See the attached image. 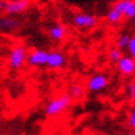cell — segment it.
<instances>
[{
    "mask_svg": "<svg viewBox=\"0 0 135 135\" xmlns=\"http://www.w3.org/2000/svg\"><path fill=\"white\" fill-rule=\"evenodd\" d=\"M108 86V77L103 73H95L88 78L86 82V88L92 93H98L100 90L105 89Z\"/></svg>",
    "mask_w": 135,
    "mask_h": 135,
    "instance_id": "obj_3",
    "label": "cell"
},
{
    "mask_svg": "<svg viewBox=\"0 0 135 135\" xmlns=\"http://www.w3.org/2000/svg\"><path fill=\"white\" fill-rule=\"evenodd\" d=\"M118 70L124 76H130L135 72V60L133 57H124L118 62Z\"/></svg>",
    "mask_w": 135,
    "mask_h": 135,
    "instance_id": "obj_9",
    "label": "cell"
},
{
    "mask_svg": "<svg viewBox=\"0 0 135 135\" xmlns=\"http://www.w3.org/2000/svg\"><path fill=\"white\" fill-rule=\"evenodd\" d=\"M128 95L131 100H135V82H131L128 86Z\"/></svg>",
    "mask_w": 135,
    "mask_h": 135,
    "instance_id": "obj_17",
    "label": "cell"
},
{
    "mask_svg": "<svg viewBox=\"0 0 135 135\" xmlns=\"http://www.w3.org/2000/svg\"><path fill=\"white\" fill-rule=\"evenodd\" d=\"M133 22H134V25H135V16L133 17Z\"/></svg>",
    "mask_w": 135,
    "mask_h": 135,
    "instance_id": "obj_20",
    "label": "cell"
},
{
    "mask_svg": "<svg viewBox=\"0 0 135 135\" xmlns=\"http://www.w3.org/2000/svg\"><path fill=\"white\" fill-rule=\"evenodd\" d=\"M129 125H130V128L135 129V105L130 113V117H129Z\"/></svg>",
    "mask_w": 135,
    "mask_h": 135,
    "instance_id": "obj_18",
    "label": "cell"
},
{
    "mask_svg": "<svg viewBox=\"0 0 135 135\" xmlns=\"http://www.w3.org/2000/svg\"><path fill=\"white\" fill-rule=\"evenodd\" d=\"M129 135H135V133H131V134H129Z\"/></svg>",
    "mask_w": 135,
    "mask_h": 135,
    "instance_id": "obj_21",
    "label": "cell"
},
{
    "mask_svg": "<svg viewBox=\"0 0 135 135\" xmlns=\"http://www.w3.org/2000/svg\"><path fill=\"white\" fill-rule=\"evenodd\" d=\"M72 100L73 99H72V97L70 95L68 92L63 94H60L57 97L50 99L45 105L46 117H49V118H56V117H58L60 114H62L63 112L70 108Z\"/></svg>",
    "mask_w": 135,
    "mask_h": 135,
    "instance_id": "obj_1",
    "label": "cell"
},
{
    "mask_svg": "<svg viewBox=\"0 0 135 135\" xmlns=\"http://www.w3.org/2000/svg\"><path fill=\"white\" fill-rule=\"evenodd\" d=\"M66 33H67V29H66L65 25H62V24L52 25V26L49 29L50 38L53 40V41H56V42L62 41V40L66 37Z\"/></svg>",
    "mask_w": 135,
    "mask_h": 135,
    "instance_id": "obj_10",
    "label": "cell"
},
{
    "mask_svg": "<svg viewBox=\"0 0 135 135\" xmlns=\"http://www.w3.org/2000/svg\"><path fill=\"white\" fill-rule=\"evenodd\" d=\"M128 50L130 52L131 57L135 60V35L130 38V42H129V46H128Z\"/></svg>",
    "mask_w": 135,
    "mask_h": 135,
    "instance_id": "obj_16",
    "label": "cell"
},
{
    "mask_svg": "<svg viewBox=\"0 0 135 135\" xmlns=\"http://www.w3.org/2000/svg\"><path fill=\"white\" fill-rule=\"evenodd\" d=\"M124 16L128 17V19H133V17L135 16V1L134 0L130 1V3L128 4V6L125 8V10H124Z\"/></svg>",
    "mask_w": 135,
    "mask_h": 135,
    "instance_id": "obj_15",
    "label": "cell"
},
{
    "mask_svg": "<svg viewBox=\"0 0 135 135\" xmlns=\"http://www.w3.org/2000/svg\"><path fill=\"white\" fill-rule=\"evenodd\" d=\"M21 21L15 15H6L0 17V31L3 32H12L20 27Z\"/></svg>",
    "mask_w": 135,
    "mask_h": 135,
    "instance_id": "obj_7",
    "label": "cell"
},
{
    "mask_svg": "<svg viewBox=\"0 0 135 135\" xmlns=\"http://www.w3.org/2000/svg\"><path fill=\"white\" fill-rule=\"evenodd\" d=\"M27 49L24 45H16L14 46L8 55V66L12 71L21 70L24 65L27 62Z\"/></svg>",
    "mask_w": 135,
    "mask_h": 135,
    "instance_id": "obj_2",
    "label": "cell"
},
{
    "mask_svg": "<svg viewBox=\"0 0 135 135\" xmlns=\"http://www.w3.org/2000/svg\"><path fill=\"white\" fill-rule=\"evenodd\" d=\"M66 65V56L61 51H50L46 66L50 70H60Z\"/></svg>",
    "mask_w": 135,
    "mask_h": 135,
    "instance_id": "obj_8",
    "label": "cell"
},
{
    "mask_svg": "<svg viewBox=\"0 0 135 135\" xmlns=\"http://www.w3.org/2000/svg\"><path fill=\"white\" fill-rule=\"evenodd\" d=\"M95 135H98V134H95Z\"/></svg>",
    "mask_w": 135,
    "mask_h": 135,
    "instance_id": "obj_22",
    "label": "cell"
},
{
    "mask_svg": "<svg viewBox=\"0 0 135 135\" xmlns=\"http://www.w3.org/2000/svg\"><path fill=\"white\" fill-rule=\"evenodd\" d=\"M129 42H130V37L128 36V35H122V36H119L117 38V47L123 50L129 46Z\"/></svg>",
    "mask_w": 135,
    "mask_h": 135,
    "instance_id": "obj_13",
    "label": "cell"
},
{
    "mask_svg": "<svg viewBox=\"0 0 135 135\" xmlns=\"http://www.w3.org/2000/svg\"><path fill=\"white\" fill-rule=\"evenodd\" d=\"M47 57H49V51L36 49L29 53V56H27V65L31 66V67H42V66H46Z\"/></svg>",
    "mask_w": 135,
    "mask_h": 135,
    "instance_id": "obj_5",
    "label": "cell"
},
{
    "mask_svg": "<svg viewBox=\"0 0 135 135\" xmlns=\"http://www.w3.org/2000/svg\"><path fill=\"white\" fill-rule=\"evenodd\" d=\"M68 93L72 97V99H82L84 97V94H86V88L81 84V83H73V84H71L70 88H68Z\"/></svg>",
    "mask_w": 135,
    "mask_h": 135,
    "instance_id": "obj_11",
    "label": "cell"
},
{
    "mask_svg": "<svg viewBox=\"0 0 135 135\" xmlns=\"http://www.w3.org/2000/svg\"><path fill=\"white\" fill-rule=\"evenodd\" d=\"M30 5H31L30 0H9L4 12L6 15L22 14V12H25L30 8Z\"/></svg>",
    "mask_w": 135,
    "mask_h": 135,
    "instance_id": "obj_6",
    "label": "cell"
},
{
    "mask_svg": "<svg viewBox=\"0 0 135 135\" xmlns=\"http://www.w3.org/2000/svg\"><path fill=\"white\" fill-rule=\"evenodd\" d=\"M109 58H110L112 62H115L118 63L122 58H123V53H122V50L120 49H113L109 52Z\"/></svg>",
    "mask_w": 135,
    "mask_h": 135,
    "instance_id": "obj_14",
    "label": "cell"
},
{
    "mask_svg": "<svg viewBox=\"0 0 135 135\" xmlns=\"http://www.w3.org/2000/svg\"><path fill=\"white\" fill-rule=\"evenodd\" d=\"M123 16H124L123 12H120L119 10H117V9L112 8L110 10L108 11V14H107V21L110 22V24H117V22H119V21L122 20Z\"/></svg>",
    "mask_w": 135,
    "mask_h": 135,
    "instance_id": "obj_12",
    "label": "cell"
},
{
    "mask_svg": "<svg viewBox=\"0 0 135 135\" xmlns=\"http://www.w3.org/2000/svg\"><path fill=\"white\" fill-rule=\"evenodd\" d=\"M9 0H0V11H4Z\"/></svg>",
    "mask_w": 135,
    "mask_h": 135,
    "instance_id": "obj_19",
    "label": "cell"
},
{
    "mask_svg": "<svg viewBox=\"0 0 135 135\" xmlns=\"http://www.w3.org/2000/svg\"><path fill=\"white\" fill-rule=\"evenodd\" d=\"M72 24L79 29H92L98 24V19L90 14L78 12L72 16Z\"/></svg>",
    "mask_w": 135,
    "mask_h": 135,
    "instance_id": "obj_4",
    "label": "cell"
}]
</instances>
